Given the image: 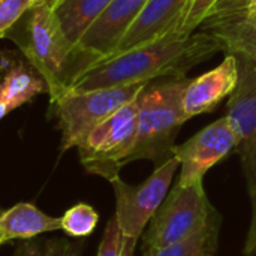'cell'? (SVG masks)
Segmentation results:
<instances>
[{
  "label": "cell",
  "instance_id": "obj_13",
  "mask_svg": "<svg viewBox=\"0 0 256 256\" xmlns=\"http://www.w3.org/2000/svg\"><path fill=\"white\" fill-rule=\"evenodd\" d=\"M189 2L190 0H148L112 56L156 40L171 30H178Z\"/></svg>",
  "mask_w": 256,
  "mask_h": 256
},
{
  "label": "cell",
  "instance_id": "obj_16",
  "mask_svg": "<svg viewBox=\"0 0 256 256\" xmlns=\"http://www.w3.org/2000/svg\"><path fill=\"white\" fill-rule=\"evenodd\" d=\"M45 90L46 86L38 74L16 64L8 70L0 82V99L14 111Z\"/></svg>",
  "mask_w": 256,
  "mask_h": 256
},
{
  "label": "cell",
  "instance_id": "obj_18",
  "mask_svg": "<svg viewBox=\"0 0 256 256\" xmlns=\"http://www.w3.org/2000/svg\"><path fill=\"white\" fill-rule=\"evenodd\" d=\"M62 219V231H64L68 236L81 238L88 237L98 226L99 214L96 210L84 202L72 206L66 213L60 218Z\"/></svg>",
  "mask_w": 256,
  "mask_h": 256
},
{
  "label": "cell",
  "instance_id": "obj_6",
  "mask_svg": "<svg viewBox=\"0 0 256 256\" xmlns=\"http://www.w3.org/2000/svg\"><path fill=\"white\" fill-rule=\"evenodd\" d=\"M138 98L126 104L98 124L76 147L87 172L112 183L128 164L136 135Z\"/></svg>",
  "mask_w": 256,
  "mask_h": 256
},
{
  "label": "cell",
  "instance_id": "obj_27",
  "mask_svg": "<svg viewBox=\"0 0 256 256\" xmlns=\"http://www.w3.org/2000/svg\"><path fill=\"white\" fill-rule=\"evenodd\" d=\"M3 243H6V242H4V238H3V237H2V234H0V246H2V244H3Z\"/></svg>",
  "mask_w": 256,
  "mask_h": 256
},
{
  "label": "cell",
  "instance_id": "obj_19",
  "mask_svg": "<svg viewBox=\"0 0 256 256\" xmlns=\"http://www.w3.org/2000/svg\"><path fill=\"white\" fill-rule=\"evenodd\" d=\"M136 240L124 237L117 219L112 216L105 228L104 237L99 244L98 256H134Z\"/></svg>",
  "mask_w": 256,
  "mask_h": 256
},
{
  "label": "cell",
  "instance_id": "obj_21",
  "mask_svg": "<svg viewBox=\"0 0 256 256\" xmlns=\"http://www.w3.org/2000/svg\"><path fill=\"white\" fill-rule=\"evenodd\" d=\"M14 256H78V249L64 238H51L40 244L28 243Z\"/></svg>",
  "mask_w": 256,
  "mask_h": 256
},
{
  "label": "cell",
  "instance_id": "obj_9",
  "mask_svg": "<svg viewBox=\"0 0 256 256\" xmlns=\"http://www.w3.org/2000/svg\"><path fill=\"white\" fill-rule=\"evenodd\" d=\"M237 138L226 120L222 117L198 134H195L186 142L172 148V156L178 159L182 172L178 184L189 186L202 182L206 172L231 152H236Z\"/></svg>",
  "mask_w": 256,
  "mask_h": 256
},
{
  "label": "cell",
  "instance_id": "obj_8",
  "mask_svg": "<svg viewBox=\"0 0 256 256\" xmlns=\"http://www.w3.org/2000/svg\"><path fill=\"white\" fill-rule=\"evenodd\" d=\"M148 0H111L75 46L82 72L111 57Z\"/></svg>",
  "mask_w": 256,
  "mask_h": 256
},
{
  "label": "cell",
  "instance_id": "obj_11",
  "mask_svg": "<svg viewBox=\"0 0 256 256\" xmlns=\"http://www.w3.org/2000/svg\"><path fill=\"white\" fill-rule=\"evenodd\" d=\"M237 62L238 81L230 96L225 117L237 138L236 152L243 156L256 144V63L246 58Z\"/></svg>",
  "mask_w": 256,
  "mask_h": 256
},
{
  "label": "cell",
  "instance_id": "obj_10",
  "mask_svg": "<svg viewBox=\"0 0 256 256\" xmlns=\"http://www.w3.org/2000/svg\"><path fill=\"white\" fill-rule=\"evenodd\" d=\"M250 0H236L213 10L198 27L212 34L226 56L256 63V18L248 15Z\"/></svg>",
  "mask_w": 256,
  "mask_h": 256
},
{
  "label": "cell",
  "instance_id": "obj_4",
  "mask_svg": "<svg viewBox=\"0 0 256 256\" xmlns=\"http://www.w3.org/2000/svg\"><path fill=\"white\" fill-rule=\"evenodd\" d=\"M218 213L213 210L202 182L176 184L144 231V249H159L188 240L208 226Z\"/></svg>",
  "mask_w": 256,
  "mask_h": 256
},
{
  "label": "cell",
  "instance_id": "obj_7",
  "mask_svg": "<svg viewBox=\"0 0 256 256\" xmlns=\"http://www.w3.org/2000/svg\"><path fill=\"white\" fill-rule=\"evenodd\" d=\"M178 166V159L172 156L156 166L154 172L141 184H128L120 177L111 183L116 194L114 218L124 237L138 240L144 234L146 226L168 195Z\"/></svg>",
  "mask_w": 256,
  "mask_h": 256
},
{
  "label": "cell",
  "instance_id": "obj_5",
  "mask_svg": "<svg viewBox=\"0 0 256 256\" xmlns=\"http://www.w3.org/2000/svg\"><path fill=\"white\" fill-rule=\"evenodd\" d=\"M146 87L147 84H132L92 92L69 88L51 100L62 132V152L76 148L98 124L136 99Z\"/></svg>",
  "mask_w": 256,
  "mask_h": 256
},
{
  "label": "cell",
  "instance_id": "obj_14",
  "mask_svg": "<svg viewBox=\"0 0 256 256\" xmlns=\"http://www.w3.org/2000/svg\"><path fill=\"white\" fill-rule=\"evenodd\" d=\"M58 230H62V219L48 216L28 202H20L0 213V234L4 242L28 240Z\"/></svg>",
  "mask_w": 256,
  "mask_h": 256
},
{
  "label": "cell",
  "instance_id": "obj_26",
  "mask_svg": "<svg viewBox=\"0 0 256 256\" xmlns=\"http://www.w3.org/2000/svg\"><path fill=\"white\" fill-rule=\"evenodd\" d=\"M248 15L252 16V18H256V0H250V6H249Z\"/></svg>",
  "mask_w": 256,
  "mask_h": 256
},
{
  "label": "cell",
  "instance_id": "obj_24",
  "mask_svg": "<svg viewBox=\"0 0 256 256\" xmlns=\"http://www.w3.org/2000/svg\"><path fill=\"white\" fill-rule=\"evenodd\" d=\"M27 2H28V6H30V8L40 6V4H48V6H51V8L54 9L56 4H57L60 0H27Z\"/></svg>",
  "mask_w": 256,
  "mask_h": 256
},
{
  "label": "cell",
  "instance_id": "obj_17",
  "mask_svg": "<svg viewBox=\"0 0 256 256\" xmlns=\"http://www.w3.org/2000/svg\"><path fill=\"white\" fill-rule=\"evenodd\" d=\"M220 219H214L208 226L194 237L159 249H144V256H214L219 242Z\"/></svg>",
  "mask_w": 256,
  "mask_h": 256
},
{
  "label": "cell",
  "instance_id": "obj_20",
  "mask_svg": "<svg viewBox=\"0 0 256 256\" xmlns=\"http://www.w3.org/2000/svg\"><path fill=\"white\" fill-rule=\"evenodd\" d=\"M243 160V170L248 182V189L252 201V222L249 228V234L244 243V255H256V144L242 156Z\"/></svg>",
  "mask_w": 256,
  "mask_h": 256
},
{
  "label": "cell",
  "instance_id": "obj_23",
  "mask_svg": "<svg viewBox=\"0 0 256 256\" xmlns=\"http://www.w3.org/2000/svg\"><path fill=\"white\" fill-rule=\"evenodd\" d=\"M28 9L27 0H0V34L14 27Z\"/></svg>",
  "mask_w": 256,
  "mask_h": 256
},
{
  "label": "cell",
  "instance_id": "obj_15",
  "mask_svg": "<svg viewBox=\"0 0 256 256\" xmlns=\"http://www.w3.org/2000/svg\"><path fill=\"white\" fill-rule=\"evenodd\" d=\"M110 2L111 0H60L56 4L54 12L62 28L75 46Z\"/></svg>",
  "mask_w": 256,
  "mask_h": 256
},
{
  "label": "cell",
  "instance_id": "obj_12",
  "mask_svg": "<svg viewBox=\"0 0 256 256\" xmlns=\"http://www.w3.org/2000/svg\"><path fill=\"white\" fill-rule=\"evenodd\" d=\"M238 81L237 57L228 54L214 69L189 80L183 93V111L186 118L213 111L226 96H231Z\"/></svg>",
  "mask_w": 256,
  "mask_h": 256
},
{
  "label": "cell",
  "instance_id": "obj_1",
  "mask_svg": "<svg viewBox=\"0 0 256 256\" xmlns=\"http://www.w3.org/2000/svg\"><path fill=\"white\" fill-rule=\"evenodd\" d=\"M220 51L218 40L207 32L166 34L122 54L108 57L84 70L70 90L92 92L132 84H148L159 76L183 78L186 72Z\"/></svg>",
  "mask_w": 256,
  "mask_h": 256
},
{
  "label": "cell",
  "instance_id": "obj_2",
  "mask_svg": "<svg viewBox=\"0 0 256 256\" xmlns=\"http://www.w3.org/2000/svg\"><path fill=\"white\" fill-rule=\"evenodd\" d=\"M188 82L186 76L172 78L160 84H147L140 93L135 144L128 164L147 159L159 166L172 158L176 136L188 122L183 111Z\"/></svg>",
  "mask_w": 256,
  "mask_h": 256
},
{
  "label": "cell",
  "instance_id": "obj_3",
  "mask_svg": "<svg viewBox=\"0 0 256 256\" xmlns=\"http://www.w3.org/2000/svg\"><path fill=\"white\" fill-rule=\"evenodd\" d=\"M21 51L44 80L51 100L68 92L82 74L75 45L66 38L54 9L48 4L27 10Z\"/></svg>",
  "mask_w": 256,
  "mask_h": 256
},
{
  "label": "cell",
  "instance_id": "obj_22",
  "mask_svg": "<svg viewBox=\"0 0 256 256\" xmlns=\"http://www.w3.org/2000/svg\"><path fill=\"white\" fill-rule=\"evenodd\" d=\"M219 3V0H190L184 16L178 26V32L194 33L207 18V15L213 10V8Z\"/></svg>",
  "mask_w": 256,
  "mask_h": 256
},
{
  "label": "cell",
  "instance_id": "obj_25",
  "mask_svg": "<svg viewBox=\"0 0 256 256\" xmlns=\"http://www.w3.org/2000/svg\"><path fill=\"white\" fill-rule=\"evenodd\" d=\"M10 111H12V110H10V108H9V106H8V105H6L4 102H3V100L0 99V120H2V118H3L4 116H8V114H9Z\"/></svg>",
  "mask_w": 256,
  "mask_h": 256
}]
</instances>
